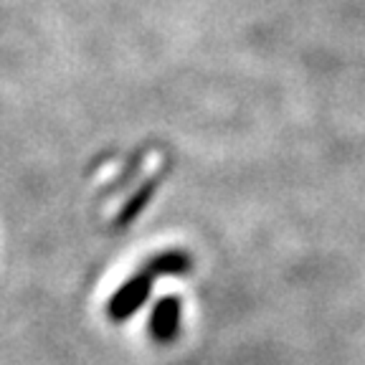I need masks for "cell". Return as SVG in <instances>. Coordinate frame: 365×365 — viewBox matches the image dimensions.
I'll return each instance as SVG.
<instances>
[{
    "instance_id": "obj_1",
    "label": "cell",
    "mask_w": 365,
    "mask_h": 365,
    "mask_svg": "<svg viewBox=\"0 0 365 365\" xmlns=\"http://www.w3.org/2000/svg\"><path fill=\"white\" fill-rule=\"evenodd\" d=\"M150 292H153V277L148 272L132 274L130 279L109 297V304H107L109 319L112 322H127L130 317H135L148 304Z\"/></svg>"
},
{
    "instance_id": "obj_3",
    "label": "cell",
    "mask_w": 365,
    "mask_h": 365,
    "mask_svg": "<svg viewBox=\"0 0 365 365\" xmlns=\"http://www.w3.org/2000/svg\"><path fill=\"white\" fill-rule=\"evenodd\" d=\"M190 269H193V259H190L188 251L170 249V251H163V254H155V257L145 264L143 272H148L153 279H158V277H182V274H188Z\"/></svg>"
},
{
    "instance_id": "obj_2",
    "label": "cell",
    "mask_w": 365,
    "mask_h": 365,
    "mask_svg": "<svg viewBox=\"0 0 365 365\" xmlns=\"http://www.w3.org/2000/svg\"><path fill=\"white\" fill-rule=\"evenodd\" d=\"M180 317H182V307L180 299L173 294L158 299L150 312V335L158 345H168L180 335Z\"/></svg>"
}]
</instances>
